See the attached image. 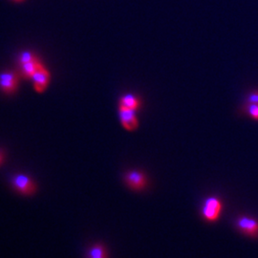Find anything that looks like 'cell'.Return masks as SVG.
I'll return each instance as SVG.
<instances>
[{"instance_id": "cell-2", "label": "cell", "mask_w": 258, "mask_h": 258, "mask_svg": "<svg viewBox=\"0 0 258 258\" xmlns=\"http://www.w3.org/2000/svg\"><path fill=\"white\" fill-rule=\"evenodd\" d=\"M123 181L130 189L141 191L148 185V178L143 171L130 170L123 176Z\"/></svg>"}, {"instance_id": "cell-8", "label": "cell", "mask_w": 258, "mask_h": 258, "mask_svg": "<svg viewBox=\"0 0 258 258\" xmlns=\"http://www.w3.org/2000/svg\"><path fill=\"white\" fill-rule=\"evenodd\" d=\"M21 66V73L23 77L27 80H32L34 76L37 74V71L43 67V64L39 61L38 58H36L30 62H27L25 64L20 65Z\"/></svg>"}, {"instance_id": "cell-12", "label": "cell", "mask_w": 258, "mask_h": 258, "mask_svg": "<svg viewBox=\"0 0 258 258\" xmlns=\"http://www.w3.org/2000/svg\"><path fill=\"white\" fill-rule=\"evenodd\" d=\"M246 111L253 120H258V103H248L246 104Z\"/></svg>"}, {"instance_id": "cell-4", "label": "cell", "mask_w": 258, "mask_h": 258, "mask_svg": "<svg viewBox=\"0 0 258 258\" xmlns=\"http://www.w3.org/2000/svg\"><path fill=\"white\" fill-rule=\"evenodd\" d=\"M19 83V76L15 71H5L0 74V89L5 94L16 92Z\"/></svg>"}, {"instance_id": "cell-14", "label": "cell", "mask_w": 258, "mask_h": 258, "mask_svg": "<svg viewBox=\"0 0 258 258\" xmlns=\"http://www.w3.org/2000/svg\"><path fill=\"white\" fill-rule=\"evenodd\" d=\"M3 160H4V156H3V153H2V151L0 150V165L3 163Z\"/></svg>"}, {"instance_id": "cell-7", "label": "cell", "mask_w": 258, "mask_h": 258, "mask_svg": "<svg viewBox=\"0 0 258 258\" xmlns=\"http://www.w3.org/2000/svg\"><path fill=\"white\" fill-rule=\"evenodd\" d=\"M34 82V88L37 93H43L47 89L50 80H51V75L49 70L43 66L40 68L37 72V74L34 76L32 79Z\"/></svg>"}, {"instance_id": "cell-13", "label": "cell", "mask_w": 258, "mask_h": 258, "mask_svg": "<svg viewBox=\"0 0 258 258\" xmlns=\"http://www.w3.org/2000/svg\"><path fill=\"white\" fill-rule=\"evenodd\" d=\"M248 103H258V91L250 93L247 99Z\"/></svg>"}, {"instance_id": "cell-3", "label": "cell", "mask_w": 258, "mask_h": 258, "mask_svg": "<svg viewBox=\"0 0 258 258\" xmlns=\"http://www.w3.org/2000/svg\"><path fill=\"white\" fill-rule=\"evenodd\" d=\"M222 212V204L219 199L215 197H211L206 200L204 204L203 216L206 220L210 222L216 221Z\"/></svg>"}, {"instance_id": "cell-1", "label": "cell", "mask_w": 258, "mask_h": 258, "mask_svg": "<svg viewBox=\"0 0 258 258\" xmlns=\"http://www.w3.org/2000/svg\"><path fill=\"white\" fill-rule=\"evenodd\" d=\"M12 187L22 196H33L37 190L36 182L29 176L23 173H18L11 178Z\"/></svg>"}, {"instance_id": "cell-6", "label": "cell", "mask_w": 258, "mask_h": 258, "mask_svg": "<svg viewBox=\"0 0 258 258\" xmlns=\"http://www.w3.org/2000/svg\"><path fill=\"white\" fill-rule=\"evenodd\" d=\"M237 228L239 231L250 237L258 236V221L249 216H242L237 220Z\"/></svg>"}, {"instance_id": "cell-10", "label": "cell", "mask_w": 258, "mask_h": 258, "mask_svg": "<svg viewBox=\"0 0 258 258\" xmlns=\"http://www.w3.org/2000/svg\"><path fill=\"white\" fill-rule=\"evenodd\" d=\"M85 258H108V252L102 243H96L87 249Z\"/></svg>"}, {"instance_id": "cell-11", "label": "cell", "mask_w": 258, "mask_h": 258, "mask_svg": "<svg viewBox=\"0 0 258 258\" xmlns=\"http://www.w3.org/2000/svg\"><path fill=\"white\" fill-rule=\"evenodd\" d=\"M36 58H37V56L35 55L34 53L29 52V51H25V52L21 53V55H19V64H25V63L30 62V61H32V60H34V59H36Z\"/></svg>"}, {"instance_id": "cell-15", "label": "cell", "mask_w": 258, "mask_h": 258, "mask_svg": "<svg viewBox=\"0 0 258 258\" xmlns=\"http://www.w3.org/2000/svg\"><path fill=\"white\" fill-rule=\"evenodd\" d=\"M14 2H17V3H21V2H23L24 0H13Z\"/></svg>"}, {"instance_id": "cell-9", "label": "cell", "mask_w": 258, "mask_h": 258, "mask_svg": "<svg viewBox=\"0 0 258 258\" xmlns=\"http://www.w3.org/2000/svg\"><path fill=\"white\" fill-rule=\"evenodd\" d=\"M119 106H122L131 110L137 111L141 106V102L138 97L132 94H127L120 98L119 101Z\"/></svg>"}, {"instance_id": "cell-5", "label": "cell", "mask_w": 258, "mask_h": 258, "mask_svg": "<svg viewBox=\"0 0 258 258\" xmlns=\"http://www.w3.org/2000/svg\"><path fill=\"white\" fill-rule=\"evenodd\" d=\"M119 115L122 127L127 131H134L139 127V120L136 111L119 106Z\"/></svg>"}]
</instances>
